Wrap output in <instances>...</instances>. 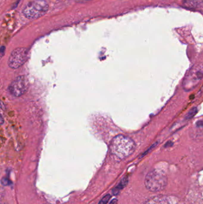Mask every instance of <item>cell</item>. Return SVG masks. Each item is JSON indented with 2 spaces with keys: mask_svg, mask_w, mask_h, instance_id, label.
<instances>
[{
  "mask_svg": "<svg viewBox=\"0 0 203 204\" xmlns=\"http://www.w3.org/2000/svg\"><path fill=\"white\" fill-rule=\"evenodd\" d=\"M167 184V178L165 174L159 170L149 171L145 178L146 188L153 192L164 190Z\"/></svg>",
  "mask_w": 203,
  "mask_h": 204,
  "instance_id": "obj_2",
  "label": "cell"
},
{
  "mask_svg": "<svg viewBox=\"0 0 203 204\" xmlns=\"http://www.w3.org/2000/svg\"><path fill=\"white\" fill-rule=\"evenodd\" d=\"M48 10L45 0H32L27 2L23 9V14L29 19H36L43 16Z\"/></svg>",
  "mask_w": 203,
  "mask_h": 204,
  "instance_id": "obj_3",
  "label": "cell"
},
{
  "mask_svg": "<svg viewBox=\"0 0 203 204\" xmlns=\"http://www.w3.org/2000/svg\"><path fill=\"white\" fill-rule=\"evenodd\" d=\"M202 2L203 0H182L183 5L188 8H196Z\"/></svg>",
  "mask_w": 203,
  "mask_h": 204,
  "instance_id": "obj_9",
  "label": "cell"
},
{
  "mask_svg": "<svg viewBox=\"0 0 203 204\" xmlns=\"http://www.w3.org/2000/svg\"><path fill=\"white\" fill-rule=\"evenodd\" d=\"M203 78V66L196 65L192 67L188 73L183 82L185 89L190 90L194 88Z\"/></svg>",
  "mask_w": 203,
  "mask_h": 204,
  "instance_id": "obj_4",
  "label": "cell"
},
{
  "mask_svg": "<svg viewBox=\"0 0 203 204\" xmlns=\"http://www.w3.org/2000/svg\"><path fill=\"white\" fill-rule=\"evenodd\" d=\"M111 196L110 194H106L105 196H104L101 200L99 202L98 204H107L108 202V200L110 199Z\"/></svg>",
  "mask_w": 203,
  "mask_h": 204,
  "instance_id": "obj_11",
  "label": "cell"
},
{
  "mask_svg": "<svg viewBox=\"0 0 203 204\" xmlns=\"http://www.w3.org/2000/svg\"><path fill=\"white\" fill-rule=\"evenodd\" d=\"M127 183H128V178L127 177L121 179L120 183L114 188L113 189L112 193L113 195L117 196V194H118V193H120V191L126 187V186L127 184Z\"/></svg>",
  "mask_w": 203,
  "mask_h": 204,
  "instance_id": "obj_8",
  "label": "cell"
},
{
  "mask_svg": "<svg viewBox=\"0 0 203 204\" xmlns=\"http://www.w3.org/2000/svg\"><path fill=\"white\" fill-rule=\"evenodd\" d=\"M117 199H112L108 204H117Z\"/></svg>",
  "mask_w": 203,
  "mask_h": 204,
  "instance_id": "obj_13",
  "label": "cell"
},
{
  "mask_svg": "<svg viewBox=\"0 0 203 204\" xmlns=\"http://www.w3.org/2000/svg\"><path fill=\"white\" fill-rule=\"evenodd\" d=\"M136 145L130 137L124 135H118L111 142V153L118 158L123 159L130 155L135 150Z\"/></svg>",
  "mask_w": 203,
  "mask_h": 204,
  "instance_id": "obj_1",
  "label": "cell"
},
{
  "mask_svg": "<svg viewBox=\"0 0 203 204\" xmlns=\"http://www.w3.org/2000/svg\"><path fill=\"white\" fill-rule=\"evenodd\" d=\"M1 184L4 186H7V185H9L11 184V182L9 180L8 178H5L4 177L3 178H2L1 180Z\"/></svg>",
  "mask_w": 203,
  "mask_h": 204,
  "instance_id": "obj_12",
  "label": "cell"
},
{
  "mask_svg": "<svg viewBox=\"0 0 203 204\" xmlns=\"http://www.w3.org/2000/svg\"><path fill=\"white\" fill-rule=\"evenodd\" d=\"M29 87V81L24 76H20L16 78L9 85L8 91L15 97L24 94Z\"/></svg>",
  "mask_w": 203,
  "mask_h": 204,
  "instance_id": "obj_6",
  "label": "cell"
},
{
  "mask_svg": "<svg viewBox=\"0 0 203 204\" xmlns=\"http://www.w3.org/2000/svg\"><path fill=\"white\" fill-rule=\"evenodd\" d=\"M146 204H170L165 197H155L149 199Z\"/></svg>",
  "mask_w": 203,
  "mask_h": 204,
  "instance_id": "obj_7",
  "label": "cell"
},
{
  "mask_svg": "<svg viewBox=\"0 0 203 204\" xmlns=\"http://www.w3.org/2000/svg\"><path fill=\"white\" fill-rule=\"evenodd\" d=\"M27 58L28 51L26 48H17L10 55L8 60V66L12 69H17L26 61Z\"/></svg>",
  "mask_w": 203,
  "mask_h": 204,
  "instance_id": "obj_5",
  "label": "cell"
},
{
  "mask_svg": "<svg viewBox=\"0 0 203 204\" xmlns=\"http://www.w3.org/2000/svg\"><path fill=\"white\" fill-rule=\"evenodd\" d=\"M198 112V109L196 107H194L193 108H192L189 112L185 116V119H187V120H189V119H192V118L194 117V116Z\"/></svg>",
  "mask_w": 203,
  "mask_h": 204,
  "instance_id": "obj_10",
  "label": "cell"
}]
</instances>
